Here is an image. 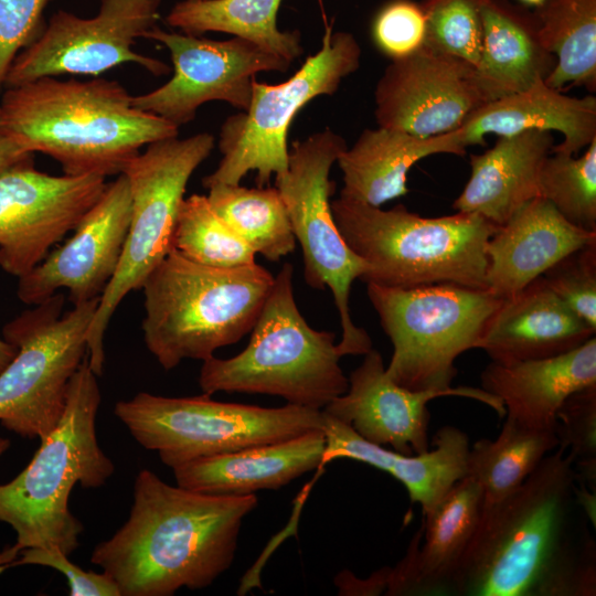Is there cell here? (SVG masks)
Masks as SVG:
<instances>
[{
    "instance_id": "obj_13",
    "label": "cell",
    "mask_w": 596,
    "mask_h": 596,
    "mask_svg": "<svg viewBox=\"0 0 596 596\" xmlns=\"http://www.w3.org/2000/svg\"><path fill=\"white\" fill-rule=\"evenodd\" d=\"M345 139L331 129L294 141L285 173L275 177L286 206L295 240L304 257V276L308 286L329 288L338 309L343 355H364L372 349L369 333L354 324L349 306L351 286L370 266L344 242L334 222L330 196L336 183L330 170L347 148Z\"/></svg>"
},
{
    "instance_id": "obj_42",
    "label": "cell",
    "mask_w": 596,
    "mask_h": 596,
    "mask_svg": "<svg viewBox=\"0 0 596 596\" xmlns=\"http://www.w3.org/2000/svg\"><path fill=\"white\" fill-rule=\"evenodd\" d=\"M17 142L0 132V172L10 166L32 157Z\"/></svg>"
},
{
    "instance_id": "obj_32",
    "label": "cell",
    "mask_w": 596,
    "mask_h": 596,
    "mask_svg": "<svg viewBox=\"0 0 596 596\" xmlns=\"http://www.w3.org/2000/svg\"><path fill=\"white\" fill-rule=\"evenodd\" d=\"M557 447L554 432L530 429L505 417L496 439H479L469 448L467 476L480 485L483 504H492L517 490Z\"/></svg>"
},
{
    "instance_id": "obj_39",
    "label": "cell",
    "mask_w": 596,
    "mask_h": 596,
    "mask_svg": "<svg viewBox=\"0 0 596 596\" xmlns=\"http://www.w3.org/2000/svg\"><path fill=\"white\" fill-rule=\"evenodd\" d=\"M376 47L391 60L405 57L424 45L426 22L421 4L412 0H390L372 22Z\"/></svg>"
},
{
    "instance_id": "obj_36",
    "label": "cell",
    "mask_w": 596,
    "mask_h": 596,
    "mask_svg": "<svg viewBox=\"0 0 596 596\" xmlns=\"http://www.w3.org/2000/svg\"><path fill=\"white\" fill-rule=\"evenodd\" d=\"M485 0H422L424 45L472 65L481 47V6Z\"/></svg>"
},
{
    "instance_id": "obj_25",
    "label": "cell",
    "mask_w": 596,
    "mask_h": 596,
    "mask_svg": "<svg viewBox=\"0 0 596 596\" xmlns=\"http://www.w3.org/2000/svg\"><path fill=\"white\" fill-rule=\"evenodd\" d=\"M323 430L237 451L202 457L172 469L178 486L209 494L248 496L278 490L322 466Z\"/></svg>"
},
{
    "instance_id": "obj_18",
    "label": "cell",
    "mask_w": 596,
    "mask_h": 596,
    "mask_svg": "<svg viewBox=\"0 0 596 596\" xmlns=\"http://www.w3.org/2000/svg\"><path fill=\"white\" fill-rule=\"evenodd\" d=\"M131 219V194L124 173L107 183L67 241L19 277L18 298L36 306L58 289L73 306L100 298L114 277Z\"/></svg>"
},
{
    "instance_id": "obj_19",
    "label": "cell",
    "mask_w": 596,
    "mask_h": 596,
    "mask_svg": "<svg viewBox=\"0 0 596 596\" xmlns=\"http://www.w3.org/2000/svg\"><path fill=\"white\" fill-rule=\"evenodd\" d=\"M345 393L322 411L351 427L363 439L380 446H391L404 455L429 449L427 403L441 396H461L479 401L493 408L500 417L504 406L482 389L469 386L445 391H414L392 381L381 353L373 348L348 377Z\"/></svg>"
},
{
    "instance_id": "obj_34",
    "label": "cell",
    "mask_w": 596,
    "mask_h": 596,
    "mask_svg": "<svg viewBox=\"0 0 596 596\" xmlns=\"http://www.w3.org/2000/svg\"><path fill=\"white\" fill-rule=\"evenodd\" d=\"M172 248L195 263L234 268L255 262V252L212 210L206 195L183 199Z\"/></svg>"
},
{
    "instance_id": "obj_17",
    "label": "cell",
    "mask_w": 596,
    "mask_h": 596,
    "mask_svg": "<svg viewBox=\"0 0 596 596\" xmlns=\"http://www.w3.org/2000/svg\"><path fill=\"white\" fill-rule=\"evenodd\" d=\"M374 99L377 126L419 137L455 131L488 103L472 65L425 45L392 60Z\"/></svg>"
},
{
    "instance_id": "obj_27",
    "label": "cell",
    "mask_w": 596,
    "mask_h": 596,
    "mask_svg": "<svg viewBox=\"0 0 596 596\" xmlns=\"http://www.w3.org/2000/svg\"><path fill=\"white\" fill-rule=\"evenodd\" d=\"M553 146L552 132L539 129L499 137L492 148L470 156V177L453 207L504 224L539 196V171Z\"/></svg>"
},
{
    "instance_id": "obj_1",
    "label": "cell",
    "mask_w": 596,
    "mask_h": 596,
    "mask_svg": "<svg viewBox=\"0 0 596 596\" xmlns=\"http://www.w3.org/2000/svg\"><path fill=\"white\" fill-rule=\"evenodd\" d=\"M586 517L573 457L558 446L517 490L483 504L451 595L595 596Z\"/></svg>"
},
{
    "instance_id": "obj_6",
    "label": "cell",
    "mask_w": 596,
    "mask_h": 596,
    "mask_svg": "<svg viewBox=\"0 0 596 596\" xmlns=\"http://www.w3.org/2000/svg\"><path fill=\"white\" fill-rule=\"evenodd\" d=\"M331 211L347 245L370 266L361 278L366 284L487 289L486 245L499 225L479 214L424 217L403 204L382 210L341 195L331 201Z\"/></svg>"
},
{
    "instance_id": "obj_46",
    "label": "cell",
    "mask_w": 596,
    "mask_h": 596,
    "mask_svg": "<svg viewBox=\"0 0 596 596\" xmlns=\"http://www.w3.org/2000/svg\"><path fill=\"white\" fill-rule=\"evenodd\" d=\"M524 6L539 7L544 3L545 0H520Z\"/></svg>"
},
{
    "instance_id": "obj_8",
    "label": "cell",
    "mask_w": 596,
    "mask_h": 596,
    "mask_svg": "<svg viewBox=\"0 0 596 596\" xmlns=\"http://www.w3.org/2000/svg\"><path fill=\"white\" fill-rule=\"evenodd\" d=\"M366 285L393 344L385 372L396 384L414 391L451 389L456 359L478 348L488 319L503 300L489 289L454 283L411 288Z\"/></svg>"
},
{
    "instance_id": "obj_33",
    "label": "cell",
    "mask_w": 596,
    "mask_h": 596,
    "mask_svg": "<svg viewBox=\"0 0 596 596\" xmlns=\"http://www.w3.org/2000/svg\"><path fill=\"white\" fill-rule=\"evenodd\" d=\"M212 210L254 252L270 262L291 254L296 240L284 201L274 188L215 184L207 189Z\"/></svg>"
},
{
    "instance_id": "obj_28",
    "label": "cell",
    "mask_w": 596,
    "mask_h": 596,
    "mask_svg": "<svg viewBox=\"0 0 596 596\" xmlns=\"http://www.w3.org/2000/svg\"><path fill=\"white\" fill-rule=\"evenodd\" d=\"M437 153L466 155L459 128L430 137L380 126L364 129L337 160L343 180L340 195L381 206L406 195L409 169L423 158Z\"/></svg>"
},
{
    "instance_id": "obj_41",
    "label": "cell",
    "mask_w": 596,
    "mask_h": 596,
    "mask_svg": "<svg viewBox=\"0 0 596 596\" xmlns=\"http://www.w3.org/2000/svg\"><path fill=\"white\" fill-rule=\"evenodd\" d=\"M20 555L7 564L2 572L22 565L51 567L66 578L71 596H120L118 586L110 575L104 571L96 573L83 570L56 547H26L21 550Z\"/></svg>"
},
{
    "instance_id": "obj_38",
    "label": "cell",
    "mask_w": 596,
    "mask_h": 596,
    "mask_svg": "<svg viewBox=\"0 0 596 596\" xmlns=\"http://www.w3.org/2000/svg\"><path fill=\"white\" fill-rule=\"evenodd\" d=\"M542 277L579 318L596 330V242L563 257Z\"/></svg>"
},
{
    "instance_id": "obj_10",
    "label": "cell",
    "mask_w": 596,
    "mask_h": 596,
    "mask_svg": "<svg viewBox=\"0 0 596 596\" xmlns=\"http://www.w3.org/2000/svg\"><path fill=\"white\" fill-rule=\"evenodd\" d=\"M214 145L209 132L161 139L149 143L123 169L131 194L130 225L117 270L99 298L86 334L89 366L97 376L104 371V337L115 310L126 295L142 288L172 249L187 184Z\"/></svg>"
},
{
    "instance_id": "obj_40",
    "label": "cell",
    "mask_w": 596,
    "mask_h": 596,
    "mask_svg": "<svg viewBox=\"0 0 596 596\" xmlns=\"http://www.w3.org/2000/svg\"><path fill=\"white\" fill-rule=\"evenodd\" d=\"M54 0H0V94L17 55L45 26L44 11Z\"/></svg>"
},
{
    "instance_id": "obj_15",
    "label": "cell",
    "mask_w": 596,
    "mask_h": 596,
    "mask_svg": "<svg viewBox=\"0 0 596 596\" xmlns=\"http://www.w3.org/2000/svg\"><path fill=\"white\" fill-rule=\"evenodd\" d=\"M142 39L156 41L168 49L173 75L160 87L132 96V104L178 128L193 120L199 107L209 102L221 100L245 110L257 73L286 72L291 65L238 36L217 41L170 32L156 25Z\"/></svg>"
},
{
    "instance_id": "obj_9",
    "label": "cell",
    "mask_w": 596,
    "mask_h": 596,
    "mask_svg": "<svg viewBox=\"0 0 596 596\" xmlns=\"http://www.w3.org/2000/svg\"><path fill=\"white\" fill-rule=\"evenodd\" d=\"M115 416L145 449L174 469L191 460L323 430L322 409L219 402L203 393L170 397L139 392L115 404Z\"/></svg>"
},
{
    "instance_id": "obj_23",
    "label": "cell",
    "mask_w": 596,
    "mask_h": 596,
    "mask_svg": "<svg viewBox=\"0 0 596 596\" xmlns=\"http://www.w3.org/2000/svg\"><path fill=\"white\" fill-rule=\"evenodd\" d=\"M323 412V411H322ZM324 415L326 449L322 465L352 459L383 470L398 480L413 503L430 513L453 486L467 477L469 438L459 428L444 426L434 437V449L404 455L363 439L351 427Z\"/></svg>"
},
{
    "instance_id": "obj_37",
    "label": "cell",
    "mask_w": 596,
    "mask_h": 596,
    "mask_svg": "<svg viewBox=\"0 0 596 596\" xmlns=\"http://www.w3.org/2000/svg\"><path fill=\"white\" fill-rule=\"evenodd\" d=\"M558 446L573 457L577 481L595 493L596 488V385L578 390L556 414Z\"/></svg>"
},
{
    "instance_id": "obj_30",
    "label": "cell",
    "mask_w": 596,
    "mask_h": 596,
    "mask_svg": "<svg viewBox=\"0 0 596 596\" xmlns=\"http://www.w3.org/2000/svg\"><path fill=\"white\" fill-rule=\"evenodd\" d=\"M281 0H182L166 17L171 28L191 35L223 32L248 40L292 63L304 47L298 30L280 31Z\"/></svg>"
},
{
    "instance_id": "obj_26",
    "label": "cell",
    "mask_w": 596,
    "mask_h": 596,
    "mask_svg": "<svg viewBox=\"0 0 596 596\" xmlns=\"http://www.w3.org/2000/svg\"><path fill=\"white\" fill-rule=\"evenodd\" d=\"M459 129L466 148L487 145L489 134L504 137L529 129L558 131L563 141L552 151L575 156L596 138V98L567 96L541 78L522 92L482 105Z\"/></svg>"
},
{
    "instance_id": "obj_2",
    "label": "cell",
    "mask_w": 596,
    "mask_h": 596,
    "mask_svg": "<svg viewBox=\"0 0 596 596\" xmlns=\"http://www.w3.org/2000/svg\"><path fill=\"white\" fill-rule=\"evenodd\" d=\"M126 522L95 545L91 562L120 596H172L212 585L233 564L255 494L217 496L164 482L149 469L135 478Z\"/></svg>"
},
{
    "instance_id": "obj_21",
    "label": "cell",
    "mask_w": 596,
    "mask_h": 596,
    "mask_svg": "<svg viewBox=\"0 0 596 596\" xmlns=\"http://www.w3.org/2000/svg\"><path fill=\"white\" fill-rule=\"evenodd\" d=\"M595 333L540 276L502 300L488 319L478 349L498 363L539 360L574 350Z\"/></svg>"
},
{
    "instance_id": "obj_11",
    "label": "cell",
    "mask_w": 596,
    "mask_h": 596,
    "mask_svg": "<svg viewBox=\"0 0 596 596\" xmlns=\"http://www.w3.org/2000/svg\"><path fill=\"white\" fill-rule=\"evenodd\" d=\"M361 47L353 34L327 26L319 51L287 81L252 85L248 107L228 116L221 126L217 168L203 178L215 184H240L249 171L264 187L288 167V130L298 111L313 98L333 95L343 78L360 67Z\"/></svg>"
},
{
    "instance_id": "obj_5",
    "label": "cell",
    "mask_w": 596,
    "mask_h": 596,
    "mask_svg": "<svg viewBox=\"0 0 596 596\" xmlns=\"http://www.w3.org/2000/svg\"><path fill=\"white\" fill-rule=\"evenodd\" d=\"M274 278L257 263L211 267L172 248L141 288L147 349L166 371L214 356L252 331Z\"/></svg>"
},
{
    "instance_id": "obj_12",
    "label": "cell",
    "mask_w": 596,
    "mask_h": 596,
    "mask_svg": "<svg viewBox=\"0 0 596 596\" xmlns=\"http://www.w3.org/2000/svg\"><path fill=\"white\" fill-rule=\"evenodd\" d=\"M93 299L63 312L54 294L2 328L17 353L0 372V424L25 438L43 439L58 423L70 381L87 354L86 334L98 306Z\"/></svg>"
},
{
    "instance_id": "obj_24",
    "label": "cell",
    "mask_w": 596,
    "mask_h": 596,
    "mask_svg": "<svg viewBox=\"0 0 596 596\" xmlns=\"http://www.w3.org/2000/svg\"><path fill=\"white\" fill-rule=\"evenodd\" d=\"M481 389L521 426L555 433L556 414L572 393L596 385V338L566 353L513 363L492 362L481 373Z\"/></svg>"
},
{
    "instance_id": "obj_16",
    "label": "cell",
    "mask_w": 596,
    "mask_h": 596,
    "mask_svg": "<svg viewBox=\"0 0 596 596\" xmlns=\"http://www.w3.org/2000/svg\"><path fill=\"white\" fill-rule=\"evenodd\" d=\"M97 174L52 175L33 156L0 172V268L21 277L73 231L106 187Z\"/></svg>"
},
{
    "instance_id": "obj_22",
    "label": "cell",
    "mask_w": 596,
    "mask_h": 596,
    "mask_svg": "<svg viewBox=\"0 0 596 596\" xmlns=\"http://www.w3.org/2000/svg\"><path fill=\"white\" fill-rule=\"evenodd\" d=\"M596 242V232L566 221L545 199L519 209L486 245V287L501 298L513 296L555 263Z\"/></svg>"
},
{
    "instance_id": "obj_7",
    "label": "cell",
    "mask_w": 596,
    "mask_h": 596,
    "mask_svg": "<svg viewBox=\"0 0 596 596\" xmlns=\"http://www.w3.org/2000/svg\"><path fill=\"white\" fill-rule=\"evenodd\" d=\"M292 274V265L286 263L275 276L241 353L203 361L199 374L203 393L265 394L315 409L345 393L349 381L340 366L336 334L305 320L295 301Z\"/></svg>"
},
{
    "instance_id": "obj_4",
    "label": "cell",
    "mask_w": 596,
    "mask_h": 596,
    "mask_svg": "<svg viewBox=\"0 0 596 596\" xmlns=\"http://www.w3.org/2000/svg\"><path fill=\"white\" fill-rule=\"evenodd\" d=\"M100 401L87 353L70 381L58 423L26 467L0 485V522L12 528L21 550L56 547L70 556L78 547L84 528L68 508L72 489L99 488L115 471L97 440Z\"/></svg>"
},
{
    "instance_id": "obj_29",
    "label": "cell",
    "mask_w": 596,
    "mask_h": 596,
    "mask_svg": "<svg viewBox=\"0 0 596 596\" xmlns=\"http://www.w3.org/2000/svg\"><path fill=\"white\" fill-rule=\"evenodd\" d=\"M481 47L476 76L488 103L522 92L553 70L541 45L534 13L508 0L481 6Z\"/></svg>"
},
{
    "instance_id": "obj_45",
    "label": "cell",
    "mask_w": 596,
    "mask_h": 596,
    "mask_svg": "<svg viewBox=\"0 0 596 596\" xmlns=\"http://www.w3.org/2000/svg\"><path fill=\"white\" fill-rule=\"evenodd\" d=\"M9 447H10V439L0 437V457L8 450Z\"/></svg>"
},
{
    "instance_id": "obj_35",
    "label": "cell",
    "mask_w": 596,
    "mask_h": 596,
    "mask_svg": "<svg viewBox=\"0 0 596 596\" xmlns=\"http://www.w3.org/2000/svg\"><path fill=\"white\" fill-rule=\"evenodd\" d=\"M538 192L566 221L596 232V138L579 157L551 151L539 171Z\"/></svg>"
},
{
    "instance_id": "obj_31",
    "label": "cell",
    "mask_w": 596,
    "mask_h": 596,
    "mask_svg": "<svg viewBox=\"0 0 596 596\" xmlns=\"http://www.w3.org/2000/svg\"><path fill=\"white\" fill-rule=\"evenodd\" d=\"M542 47L555 64L544 78L562 91L582 86L596 91V0H545L533 11Z\"/></svg>"
},
{
    "instance_id": "obj_14",
    "label": "cell",
    "mask_w": 596,
    "mask_h": 596,
    "mask_svg": "<svg viewBox=\"0 0 596 596\" xmlns=\"http://www.w3.org/2000/svg\"><path fill=\"white\" fill-rule=\"evenodd\" d=\"M161 2L99 0L92 18L56 11L40 35L17 55L4 88L63 74L99 75L124 63H136L156 76L169 73L167 64L132 49L137 39L157 25Z\"/></svg>"
},
{
    "instance_id": "obj_44",
    "label": "cell",
    "mask_w": 596,
    "mask_h": 596,
    "mask_svg": "<svg viewBox=\"0 0 596 596\" xmlns=\"http://www.w3.org/2000/svg\"><path fill=\"white\" fill-rule=\"evenodd\" d=\"M20 552H21V549L15 543L12 546L0 552V573L7 564H9L10 562H12L13 560L18 557Z\"/></svg>"
},
{
    "instance_id": "obj_43",
    "label": "cell",
    "mask_w": 596,
    "mask_h": 596,
    "mask_svg": "<svg viewBox=\"0 0 596 596\" xmlns=\"http://www.w3.org/2000/svg\"><path fill=\"white\" fill-rule=\"evenodd\" d=\"M17 353V348L0 338V372L8 365Z\"/></svg>"
},
{
    "instance_id": "obj_3",
    "label": "cell",
    "mask_w": 596,
    "mask_h": 596,
    "mask_svg": "<svg viewBox=\"0 0 596 596\" xmlns=\"http://www.w3.org/2000/svg\"><path fill=\"white\" fill-rule=\"evenodd\" d=\"M0 132L30 153L56 160L64 174L114 175L149 143L179 128L132 104L117 81L42 77L4 88Z\"/></svg>"
},
{
    "instance_id": "obj_20",
    "label": "cell",
    "mask_w": 596,
    "mask_h": 596,
    "mask_svg": "<svg viewBox=\"0 0 596 596\" xmlns=\"http://www.w3.org/2000/svg\"><path fill=\"white\" fill-rule=\"evenodd\" d=\"M483 508L480 485L467 476L424 515L395 567L382 568L386 595H451Z\"/></svg>"
}]
</instances>
